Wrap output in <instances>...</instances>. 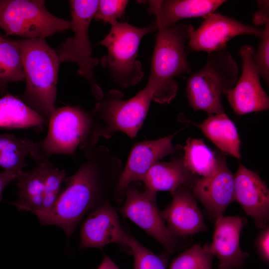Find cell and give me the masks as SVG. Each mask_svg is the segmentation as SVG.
I'll use <instances>...</instances> for the list:
<instances>
[{
    "instance_id": "6da1fadb",
    "label": "cell",
    "mask_w": 269,
    "mask_h": 269,
    "mask_svg": "<svg viewBox=\"0 0 269 269\" xmlns=\"http://www.w3.org/2000/svg\"><path fill=\"white\" fill-rule=\"evenodd\" d=\"M83 151L84 161L74 174L66 177L65 187L52 207L36 216L41 225L60 227L68 238L100 196L106 174L123 164L105 146H95Z\"/></svg>"
},
{
    "instance_id": "7a4b0ae2",
    "label": "cell",
    "mask_w": 269,
    "mask_h": 269,
    "mask_svg": "<svg viewBox=\"0 0 269 269\" xmlns=\"http://www.w3.org/2000/svg\"><path fill=\"white\" fill-rule=\"evenodd\" d=\"M16 41L25 80V89L21 100L48 124L56 109L57 80L61 61L45 38H22Z\"/></svg>"
},
{
    "instance_id": "3957f363",
    "label": "cell",
    "mask_w": 269,
    "mask_h": 269,
    "mask_svg": "<svg viewBox=\"0 0 269 269\" xmlns=\"http://www.w3.org/2000/svg\"><path fill=\"white\" fill-rule=\"evenodd\" d=\"M45 138L34 142L29 156L37 164L49 161L53 154L74 155L78 149L94 147L102 136V129L91 113L77 106L56 109L50 117Z\"/></svg>"
},
{
    "instance_id": "277c9868",
    "label": "cell",
    "mask_w": 269,
    "mask_h": 269,
    "mask_svg": "<svg viewBox=\"0 0 269 269\" xmlns=\"http://www.w3.org/2000/svg\"><path fill=\"white\" fill-rule=\"evenodd\" d=\"M194 29L191 24L176 23L158 29L156 36L147 83L153 90L152 100L167 104L175 97V78L191 72L185 52V42Z\"/></svg>"
},
{
    "instance_id": "5b68a950",
    "label": "cell",
    "mask_w": 269,
    "mask_h": 269,
    "mask_svg": "<svg viewBox=\"0 0 269 269\" xmlns=\"http://www.w3.org/2000/svg\"><path fill=\"white\" fill-rule=\"evenodd\" d=\"M238 75V66L229 52L224 49L209 53L204 67L187 81L189 104L194 111H203L209 115L225 113L222 96L235 86Z\"/></svg>"
},
{
    "instance_id": "8992f818",
    "label": "cell",
    "mask_w": 269,
    "mask_h": 269,
    "mask_svg": "<svg viewBox=\"0 0 269 269\" xmlns=\"http://www.w3.org/2000/svg\"><path fill=\"white\" fill-rule=\"evenodd\" d=\"M110 24L109 32L99 42L108 49L101 64L117 84L124 88L134 86L144 76L141 64L136 59L140 41L145 35L158 30L157 26L155 21L144 27L117 20Z\"/></svg>"
},
{
    "instance_id": "52a82bcc",
    "label": "cell",
    "mask_w": 269,
    "mask_h": 269,
    "mask_svg": "<svg viewBox=\"0 0 269 269\" xmlns=\"http://www.w3.org/2000/svg\"><path fill=\"white\" fill-rule=\"evenodd\" d=\"M99 2V0H70L71 28L74 32V36L66 39L55 50L61 62L69 61L78 65V74L88 81L92 93L98 101L104 94L94 76V69L99 61L92 57L89 28Z\"/></svg>"
},
{
    "instance_id": "ba28073f",
    "label": "cell",
    "mask_w": 269,
    "mask_h": 269,
    "mask_svg": "<svg viewBox=\"0 0 269 269\" xmlns=\"http://www.w3.org/2000/svg\"><path fill=\"white\" fill-rule=\"evenodd\" d=\"M153 95V90L147 84L127 100L116 89L104 94L92 111L100 124L102 136L109 138L114 133L122 132L132 138L135 137L143 124Z\"/></svg>"
},
{
    "instance_id": "9c48e42d",
    "label": "cell",
    "mask_w": 269,
    "mask_h": 269,
    "mask_svg": "<svg viewBox=\"0 0 269 269\" xmlns=\"http://www.w3.org/2000/svg\"><path fill=\"white\" fill-rule=\"evenodd\" d=\"M43 0H0V27L7 35L45 38L71 28L70 21L50 13Z\"/></svg>"
},
{
    "instance_id": "30bf717a",
    "label": "cell",
    "mask_w": 269,
    "mask_h": 269,
    "mask_svg": "<svg viewBox=\"0 0 269 269\" xmlns=\"http://www.w3.org/2000/svg\"><path fill=\"white\" fill-rule=\"evenodd\" d=\"M126 200L120 209L122 214L160 243L169 253L175 249V237L165 225L161 212L158 208L156 192L148 189L140 191L129 185Z\"/></svg>"
},
{
    "instance_id": "8fae6325",
    "label": "cell",
    "mask_w": 269,
    "mask_h": 269,
    "mask_svg": "<svg viewBox=\"0 0 269 269\" xmlns=\"http://www.w3.org/2000/svg\"><path fill=\"white\" fill-rule=\"evenodd\" d=\"M204 20L195 30L191 32L188 46L194 51L208 54L226 49L227 42L234 37L250 34L262 37L263 29L243 23L236 19L218 12L204 17Z\"/></svg>"
},
{
    "instance_id": "7c38bea8",
    "label": "cell",
    "mask_w": 269,
    "mask_h": 269,
    "mask_svg": "<svg viewBox=\"0 0 269 269\" xmlns=\"http://www.w3.org/2000/svg\"><path fill=\"white\" fill-rule=\"evenodd\" d=\"M255 49L249 45L242 46L239 54L242 60V73L235 86L227 93V99L238 115L269 109V98L263 88L260 74L253 61Z\"/></svg>"
},
{
    "instance_id": "4fadbf2b",
    "label": "cell",
    "mask_w": 269,
    "mask_h": 269,
    "mask_svg": "<svg viewBox=\"0 0 269 269\" xmlns=\"http://www.w3.org/2000/svg\"><path fill=\"white\" fill-rule=\"evenodd\" d=\"M246 220L239 216H222L215 221L213 241L203 248L216 256L219 261L218 269L242 267L250 254L240 245V236Z\"/></svg>"
},
{
    "instance_id": "5bb4252c",
    "label": "cell",
    "mask_w": 269,
    "mask_h": 269,
    "mask_svg": "<svg viewBox=\"0 0 269 269\" xmlns=\"http://www.w3.org/2000/svg\"><path fill=\"white\" fill-rule=\"evenodd\" d=\"M178 132L159 139L141 141L134 146L116 187L117 195L124 194L131 182L141 181L160 159L176 151L172 140Z\"/></svg>"
},
{
    "instance_id": "9a60e30c",
    "label": "cell",
    "mask_w": 269,
    "mask_h": 269,
    "mask_svg": "<svg viewBox=\"0 0 269 269\" xmlns=\"http://www.w3.org/2000/svg\"><path fill=\"white\" fill-rule=\"evenodd\" d=\"M234 195L258 228L264 229L269 220V190L259 174L240 164L234 176Z\"/></svg>"
},
{
    "instance_id": "2e32d148",
    "label": "cell",
    "mask_w": 269,
    "mask_h": 269,
    "mask_svg": "<svg viewBox=\"0 0 269 269\" xmlns=\"http://www.w3.org/2000/svg\"><path fill=\"white\" fill-rule=\"evenodd\" d=\"M129 237L120 224L116 211L106 203L93 211L82 223L79 247L102 249L112 243L127 247Z\"/></svg>"
},
{
    "instance_id": "e0dca14e",
    "label": "cell",
    "mask_w": 269,
    "mask_h": 269,
    "mask_svg": "<svg viewBox=\"0 0 269 269\" xmlns=\"http://www.w3.org/2000/svg\"><path fill=\"white\" fill-rule=\"evenodd\" d=\"M218 167L212 175L199 179L193 187V194L205 206L216 221L223 216L228 205L235 201L234 175L225 157L218 155Z\"/></svg>"
},
{
    "instance_id": "ac0fdd59",
    "label": "cell",
    "mask_w": 269,
    "mask_h": 269,
    "mask_svg": "<svg viewBox=\"0 0 269 269\" xmlns=\"http://www.w3.org/2000/svg\"><path fill=\"white\" fill-rule=\"evenodd\" d=\"M173 196L171 202L161 212L172 235L190 236L207 231L203 215L189 188L181 186Z\"/></svg>"
},
{
    "instance_id": "d6986e66",
    "label": "cell",
    "mask_w": 269,
    "mask_h": 269,
    "mask_svg": "<svg viewBox=\"0 0 269 269\" xmlns=\"http://www.w3.org/2000/svg\"><path fill=\"white\" fill-rule=\"evenodd\" d=\"M148 11L156 16L158 30L169 27L179 20L204 17L226 1L224 0H149Z\"/></svg>"
},
{
    "instance_id": "ffe728a7",
    "label": "cell",
    "mask_w": 269,
    "mask_h": 269,
    "mask_svg": "<svg viewBox=\"0 0 269 269\" xmlns=\"http://www.w3.org/2000/svg\"><path fill=\"white\" fill-rule=\"evenodd\" d=\"M198 180L197 175L185 165L183 158L178 157L170 162L157 161L141 181L153 192L168 191L173 195L181 186L193 188Z\"/></svg>"
},
{
    "instance_id": "44dd1931",
    "label": "cell",
    "mask_w": 269,
    "mask_h": 269,
    "mask_svg": "<svg viewBox=\"0 0 269 269\" xmlns=\"http://www.w3.org/2000/svg\"><path fill=\"white\" fill-rule=\"evenodd\" d=\"M49 161L37 164L17 178V199L10 204L18 211L30 212L35 215L43 210L46 176Z\"/></svg>"
},
{
    "instance_id": "7402d4cb",
    "label": "cell",
    "mask_w": 269,
    "mask_h": 269,
    "mask_svg": "<svg viewBox=\"0 0 269 269\" xmlns=\"http://www.w3.org/2000/svg\"><path fill=\"white\" fill-rule=\"evenodd\" d=\"M192 124L222 151L240 158L241 141L237 128L225 113L209 115L202 123Z\"/></svg>"
},
{
    "instance_id": "603a6c76",
    "label": "cell",
    "mask_w": 269,
    "mask_h": 269,
    "mask_svg": "<svg viewBox=\"0 0 269 269\" xmlns=\"http://www.w3.org/2000/svg\"><path fill=\"white\" fill-rule=\"evenodd\" d=\"M47 124L21 99L7 94L0 98V127L21 129Z\"/></svg>"
},
{
    "instance_id": "cb8c5ba5",
    "label": "cell",
    "mask_w": 269,
    "mask_h": 269,
    "mask_svg": "<svg viewBox=\"0 0 269 269\" xmlns=\"http://www.w3.org/2000/svg\"><path fill=\"white\" fill-rule=\"evenodd\" d=\"M183 149L184 164L192 172L207 177L216 171L218 167V155L202 139L188 138Z\"/></svg>"
},
{
    "instance_id": "d4e9b609",
    "label": "cell",
    "mask_w": 269,
    "mask_h": 269,
    "mask_svg": "<svg viewBox=\"0 0 269 269\" xmlns=\"http://www.w3.org/2000/svg\"><path fill=\"white\" fill-rule=\"evenodd\" d=\"M24 79L21 57L16 40L0 35V95L7 85Z\"/></svg>"
},
{
    "instance_id": "484cf974",
    "label": "cell",
    "mask_w": 269,
    "mask_h": 269,
    "mask_svg": "<svg viewBox=\"0 0 269 269\" xmlns=\"http://www.w3.org/2000/svg\"><path fill=\"white\" fill-rule=\"evenodd\" d=\"M34 141L16 137L12 134H0V166L4 170L23 171L26 157Z\"/></svg>"
},
{
    "instance_id": "4316f807",
    "label": "cell",
    "mask_w": 269,
    "mask_h": 269,
    "mask_svg": "<svg viewBox=\"0 0 269 269\" xmlns=\"http://www.w3.org/2000/svg\"><path fill=\"white\" fill-rule=\"evenodd\" d=\"M213 257L197 244L178 255L169 269H212Z\"/></svg>"
},
{
    "instance_id": "83f0119b",
    "label": "cell",
    "mask_w": 269,
    "mask_h": 269,
    "mask_svg": "<svg viewBox=\"0 0 269 269\" xmlns=\"http://www.w3.org/2000/svg\"><path fill=\"white\" fill-rule=\"evenodd\" d=\"M127 247L134 258V269H165L163 260L129 235Z\"/></svg>"
},
{
    "instance_id": "f1b7e54d",
    "label": "cell",
    "mask_w": 269,
    "mask_h": 269,
    "mask_svg": "<svg viewBox=\"0 0 269 269\" xmlns=\"http://www.w3.org/2000/svg\"><path fill=\"white\" fill-rule=\"evenodd\" d=\"M128 3L126 0H99L94 18L111 24L123 15Z\"/></svg>"
},
{
    "instance_id": "f546056e",
    "label": "cell",
    "mask_w": 269,
    "mask_h": 269,
    "mask_svg": "<svg viewBox=\"0 0 269 269\" xmlns=\"http://www.w3.org/2000/svg\"><path fill=\"white\" fill-rule=\"evenodd\" d=\"M253 61L260 75L267 83L269 81V19L264 24L263 35Z\"/></svg>"
},
{
    "instance_id": "4dcf8cb0",
    "label": "cell",
    "mask_w": 269,
    "mask_h": 269,
    "mask_svg": "<svg viewBox=\"0 0 269 269\" xmlns=\"http://www.w3.org/2000/svg\"><path fill=\"white\" fill-rule=\"evenodd\" d=\"M265 228V230L259 237L258 248L261 258L266 263H268L269 261V227H266Z\"/></svg>"
},
{
    "instance_id": "1f68e13d",
    "label": "cell",
    "mask_w": 269,
    "mask_h": 269,
    "mask_svg": "<svg viewBox=\"0 0 269 269\" xmlns=\"http://www.w3.org/2000/svg\"><path fill=\"white\" fill-rule=\"evenodd\" d=\"M260 8L253 17V21L256 25H264L269 19V0L258 1Z\"/></svg>"
},
{
    "instance_id": "d6a6232c",
    "label": "cell",
    "mask_w": 269,
    "mask_h": 269,
    "mask_svg": "<svg viewBox=\"0 0 269 269\" xmlns=\"http://www.w3.org/2000/svg\"><path fill=\"white\" fill-rule=\"evenodd\" d=\"M22 171L4 170L2 172H0V202L2 199V193L5 188L10 182L16 179Z\"/></svg>"
},
{
    "instance_id": "836d02e7",
    "label": "cell",
    "mask_w": 269,
    "mask_h": 269,
    "mask_svg": "<svg viewBox=\"0 0 269 269\" xmlns=\"http://www.w3.org/2000/svg\"><path fill=\"white\" fill-rule=\"evenodd\" d=\"M97 269H119V268L109 257L105 255Z\"/></svg>"
}]
</instances>
